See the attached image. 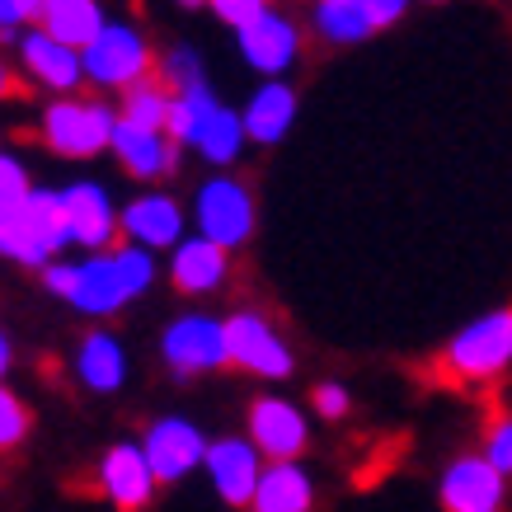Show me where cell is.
Returning <instances> with one entry per match:
<instances>
[{"instance_id": "6da1fadb", "label": "cell", "mask_w": 512, "mask_h": 512, "mask_svg": "<svg viewBox=\"0 0 512 512\" xmlns=\"http://www.w3.org/2000/svg\"><path fill=\"white\" fill-rule=\"evenodd\" d=\"M156 282V259L146 249H113V254H90L85 264H76V292L71 306L80 315H113L127 301L146 296V287Z\"/></svg>"}, {"instance_id": "7a4b0ae2", "label": "cell", "mask_w": 512, "mask_h": 512, "mask_svg": "<svg viewBox=\"0 0 512 512\" xmlns=\"http://www.w3.org/2000/svg\"><path fill=\"white\" fill-rule=\"evenodd\" d=\"M71 245V217H66V198L62 193H47V188H33V198L0 217V249L24 268L57 264V254Z\"/></svg>"}, {"instance_id": "3957f363", "label": "cell", "mask_w": 512, "mask_h": 512, "mask_svg": "<svg viewBox=\"0 0 512 512\" xmlns=\"http://www.w3.org/2000/svg\"><path fill=\"white\" fill-rule=\"evenodd\" d=\"M43 132L47 151L62 160H90L99 151H113V132H118V113L104 104H85V99H57L43 109Z\"/></svg>"}, {"instance_id": "277c9868", "label": "cell", "mask_w": 512, "mask_h": 512, "mask_svg": "<svg viewBox=\"0 0 512 512\" xmlns=\"http://www.w3.org/2000/svg\"><path fill=\"white\" fill-rule=\"evenodd\" d=\"M512 362V311L480 315L442 353V372L451 381H489Z\"/></svg>"}, {"instance_id": "5b68a950", "label": "cell", "mask_w": 512, "mask_h": 512, "mask_svg": "<svg viewBox=\"0 0 512 512\" xmlns=\"http://www.w3.org/2000/svg\"><path fill=\"white\" fill-rule=\"evenodd\" d=\"M85 76L104 90H132L151 76V47L132 24H104V33L85 47Z\"/></svg>"}, {"instance_id": "8992f818", "label": "cell", "mask_w": 512, "mask_h": 512, "mask_svg": "<svg viewBox=\"0 0 512 512\" xmlns=\"http://www.w3.org/2000/svg\"><path fill=\"white\" fill-rule=\"evenodd\" d=\"M198 235L217 240L221 249H240L254 235V198L240 179H207L193 198Z\"/></svg>"}, {"instance_id": "52a82bcc", "label": "cell", "mask_w": 512, "mask_h": 512, "mask_svg": "<svg viewBox=\"0 0 512 512\" xmlns=\"http://www.w3.org/2000/svg\"><path fill=\"white\" fill-rule=\"evenodd\" d=\"M160 353L170 362L174 376H202L217 372L231 362V339H226V320H212V315H184L165 329V343Z\"/></svg>"}, {"instance_id": "ba28073f", "label": "cell", "mask_w": 512, "mask_h": 512, "mask_svg": "<svg viewBox=\"0 0 512 512\" xmlns=\"http://www.w3.org/2000/svg\"><path fill=\"white\" fill-rule=\"evenodd\" d=\"M245 437L264 451L268 461H296L306 451V442H311V428H306V414L292 400L259 395L245 414Z\"/></svg>"}, {"instance_id": "9c48e42d", "label": "cell", "mask_w": 512, "mask_h": 512, "mask_svg": "<svg viewBox=\"0 0 512 512\" xmlns=\"http://www.w3.org/2000/svg\"><path fill=\"white\" fill-rule=\"evenodd\" d=\"M226 339H231V362L235 367H245L254 376H268V381H282V376H292V348L273 334L264 315L254 311H235L226 320Z\"/></svg>"}, {"instance_id": "30bf717a", "label": "cell", "mask_w": 512, "mask_h": 512, "mask_svg": "<svg viewBox=\"0 0 512 512\" xmlns=\"http://www.w3.org/2000/svg\"><path fill=\"white\" fill-rule=\"evenodd\" d=\"M141 451H146V461H151V470H156L160 484H174L184 480L193 466H202L207 461V451H212V442L202 437L198 423L188 419H156L151 428H146V442H141Z\"/></svg>"}, {"instance_id": "8fae6325", "label": "cell", "mask_w": 512, "mask_h": 512, "mask_svg": "<svg viewBox=\"0 0 512 512\" xmlns=\"http://www.w3.org/2000/svg\"><path fill=\"white\" fill-rule=\"evenodd\" d=\"M264 451L254 447L249 437H217L212 451H207V475H212V489H217L231 508H249L254 503V489L264 480Z\"/></svg>"}, {"instance_id": "7c38bea8", "label": "cell", "mask_w": 512, "mask_h": 512, "mask_svg": "<svg viewBox=\"0 0 512 512\" xmlns=\"http://www.w3.org/2000/svg\"><path fill=\"white\" fill-rule=\"evenodd\" d=\"M156 470L146 461V451L132 447V442H118V447L104 451V461H99V489L109 498L113 508L123 512H141L156 494Z\"/></svg>"}, {"instance_id": "4fadbf2b", "label": "cell", "mask_w": 512, "mask_h": 512, "mask_svg": "<svg viewBox=\"0 0 512 512\" xmlns=\"http://www.w3.org/2000/svg\"><path fill=\"white\" fill-rule=\"evenodd\" d=\"M24 24H38L47 38L85 52L109 19L99 10V0H24Z\"/></svg>"}, {"instance_id": "5bb4252c", "label": "cell", "mask_w": 512, "mask_h": 512, "mask_svg": "<svg viewBox=\"0 0 512 512\" xmlns=\"http://www.w3.org/2000/svg\"><path fill=\"white\" fill-rule=\"evenodd\" d=\"M503 480L484 456H461L442 475V508L447 512H503Z\"/></svg>"}, {"instance_id": "9a60e30c", "label": "cell", "mask_w": 512, "mask_h": 512, "mask_svg": "<svg viewBox=\"0 0 512 512\" xmlns=\"http://www.w3.org/2000/svg\"><path fill=\"white\" fill-rule=\"evenodd\" d=\"M66 217H71V245L80 249H109L123 231V212L109 202L99 184H71L62 188Z\"/></svg>"}, {"instance_id": "2e32d148", "label": "cell", "mask_w": 512, "mask_h": 512, "mask_svg": "<svg viewBox=\"0 0 512 512\" xmlns=\"http://www.w3.org/2000/svg\"><path fill=\"white\" fill-rule=\"evenodd\" d=\"M19 62H24V71H29L43 90L52 94H71L85 80V52H76V47L57 43V38H47L43 29L24 33V43H19Z\"/></svg>"}, {"instance_id": "e0dca14e", "label": "cell", "mask_w": 512, "mask_h": 512, "mask_svg": "<svg viewBox=\"0 0 512 512\" xmlns=\"http://www.w3.org/2000/svg\"><path fill=\"white\" fill-rule=\"evenodd\" d=\"M240 52H245V62L254 66V71H264V76L278 80L282 71L296 62V52H301V33H296V24L287 15L268 10L259 24H249V29L240 33Z\"/></svg>"}, {"instance_id": "ac0fdd59", "label": "cell", "mask_w": 512, "mask_h": 512, "mask_svg": "<svg viewBox=\"0 0 512 512\" xmlns=\"http://www.w3.org/2000/svg\"><path fill=\"white\" fill-rule=\"evenodd\" d=\"M123 235L146 249H179L184 245V212L165 193H141L137 202L123 207Z\"/></svg>"}, {"instance_id": "d6986e66", "label": "cell", "mask_w": 512, "mask_h": 512, "mask_svg": "<svg viewBox=\"0 0 512 512\" xmlns=\"http://www.w3.org/2000/svg\"><path fill=\"white\" fill-rule=\"evenodd\" d=\"M113 156L132 179H160V174L174 170L179 160V141L170 132H146V127H132L118 118V132H113Z\"/></svg>"}, {"instance_id": "ffe728a7", "label": "cell", "mask_w": 512, "mask_h": 512, "mask_svg": "<svg viewBox=\"0 0 512 512\" xmlns=\"http://www.w3.org/2000/svg\"><path fill=\"white\" fill-rule=\"evenodd\" d=\"M231 273V249H221L217 240H207V235H193L184 245L174 249L170 259V278L179 292L188 296H202V292H217L221 282Z\"/></svg>"}, {"instance_id": "44dd1931", "label": "cell", "mask_w": 512, "mask_h": 512, "mask_svg": "<svg viewBox=\"0 0 512 512\" xmlns=\"http://www.w3.org/2000/svg\"><path fill=\"white\" fill-rule=\"evenodd\" d=\"M292 123H296V94H292V85H282V80L259 85V90H254V99L245 104V132H249V141H264V146H273V141H282L287 132H292Z\"/></svg>"}, {"instance_id": "7402d4cb", "label": "cell", "mask_w": 512, "mask_h": 512, "mask_svg": "<svg viewBox=\"0 0 512 512\" xmlns=\"http://www.w3.org/2000/svg\"><path fill=\"white\" fill-rule=\"evenodd\" d=\"M315 503V484L311 475L296 466V461H273L264 466V480L254 489V512H311Z\"/></svg>"}, {"instance_id": "603a6c76", "label": "cell", "mask_w": 512, "mask_h": 512, "mask_svg": "<svg viewBox=\"0 0 512 512\" xmlns=\"http://www.w3.org/2000/svg\"><path fill=\"white\" fill-rule=\"evenodd\" d=\"M76 372L80 381L94 390V395H113V390L127 381V353L118 348L113 334H85L80 339V353H76Z\"/></svg>"}, {"instance_id": "cb8c5ba5", "label": "cell", "mask_w": 512, "mask_h": 512, "mask_svg": "<svg viewBox=\"0 0 512 512\" xmlns=\"http://www.w3.org/2000/svg\"><path fill=\"white\" fill-rule=\"evenodd\" d=\"M221 113L217 94H212V85L202 80V85H188V90L174 94V113H170V137L179 141V146H193L198 151L202 132L212 127V118Z\"/></svg>"}, {"instance_id": "d4e9b609", "label": "cell", "mask_w": 512, "mask_h": 512, "mask_svg": "<svg viewBox=\"0 0 512 512\" xmlns=\"http://www.w3.org/2000/svg\"><path fill=\"white\" fill-rule=\"evenodd\" d=\"M170 113H174V90L165 80L146 76L141 85L123 90V123L132 127H146V132H170Z\"/></svg>"}, {"instance_id": "484cf974", "label": "cell", "mask_w": 512, "mask_h": 512, "mask_svg": "<svg viewBox=\"0 0 512 512\" xmlns=\"http://www.w3.org/2000/svg\"><path fill=\"white\" fill-rule=\"evenodd\" d=\"M311 19H315V33H320L325 43H339V47H353L376 33V24L367 19V10H362L357 0H315Z\"/></svg>"}, {"instance_id": "4316f807", "label": "cell", "mask_w": 512, "mask_h": 512, "mask_svg": "<svg viewBox=\"0 0 512 512\" xmlns=\"http://www.w3.org/2000/svg\"><path fill=\"white\" fill-rule=\"evenodd\" d=\"M249 141L245 132V113H231V109H221L217 118H212V127L202 132L198 141V151L207 165H231L235 156H240V146Z\"/></svg>"}, {"instance_id": "83f0119b", "label": "cell", "mask_w": 512, "mask_h": 512, "mask_svg": "<svg viewBox=\"0 0 512 512\" xmlns=\"http://www.w3.org/2000/svg\"><path fill=\"white\" fill-rule=\"evenodd\" d=\"M29 198H33V188H29V174H24V165H19L15 156H0V217L19 212V207H24Z\"/></svg>"}, {"instance_id": "f1b7e54d", "label": "cell", "mask_w": 512, "mask_h": 512, "mask_svg": "<svg viewBox=\"0 0 512 512\" xmlns=\"http://www.w3.org/2000/svg\"><path fill=\"white\" fill-rule=\"evenodd\" d=\"M212 10H217L221 24H231L235 33H245L249 24H259L268 15V0H207Z\"/></svg>"}, {"instance_id": "f546056e", "label": "cell", "mask_w": 512, "mask_h": 512, "mask_svg": "<svg viewBox=\"0 0 512 512\" xmlns=\"http://www.w3.org/2000/svg\"><path fill=\"white\" fill-rule=\"evenodd\" d=\"M24 433H29V409L15 400V390H5L0 395V442L15 447V442H24Z\"/></svg>"}, {"instance_id": "4dcf8cb0", "label": "cell", "mask_w": 512, "mask_h": 512, "mask_svg": "<svg viewBox=\"0 0 512 512\" xmlns=\"http://www.w3.org/2000/svg\"><path fill=\"white\" fill-rule=\"evenodd\" d=\"M484 461L498 470V475H512V419H498L484 437Z\"/></svg>"}, {"instance_id": "1f68e13d", "label": "cell", "mask_w": 512, "mask_h": 512, "mask_svg": "<svg viewBox=\"0 0 512 512\" xmlns=\"http://www.w3.org/2000/svg\"><path fill=\"white\" fill-rule=\"evenodd\" d=\"M348 390L339 386V381H325V386H315V414L320 419H343L348 414Z\"/></svg>"}, {"instance_id": "d6a6232c", "label": "cell", "mask_w": 512, "mask_h": 512, "mask_svg": "<svg viewBox=\"0 0 512 512\" xmlns=\"http://www.w3.org/2000/svg\"><path fill=\"white\" fill-rule=\"evenodd\" d=\"M357 5L367 10V19H372L376 29H390V24L409 10V0H357Z\"/></svg>"}, {"instance_id": "836d02e7", "label": "cell", "mask_w": 512, "mask_h": 512, "mask_svg": "<svg viewBox=\"0 0 512 512\" xmlns=\"http://www.w3.org/2000/svg\"><path fill=\"white\" fill-rule=\"evenodd\" d=\"M179 5H188V10H198V5H202V0H179Z\"/></svg>"}]
</instances>
